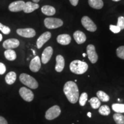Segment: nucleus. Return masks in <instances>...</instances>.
<instances>
[{
	"mask_svg": "<svg viewBox=\"0 0 124 124\" xmlns=\"http://www.w3.org/2000/svg\"><path fill=\"white\" fill-rule=\"evenodd\" d=\"M63 91L66 97L71 103H76L79 100V89L77 83L72 81H68L65 83Z\"/></svg>",
	"mask_w": 124,
	"mask_h": 124,
	"instance_id": "1",
	"label": "nucleus"
},
{
	"mask_svg": "<svg viewBox=\"0 0 124 124\" xmlns=\"http://www.w3.org/2000/svg\"><path fill=\"white\" fill-rule=\"evenodd\" d=\"M88 64L86 62L75 60L72 61L70 64V69L72 73L81 75L85 73L87 71Z\"/></svg>",
	"mask_w": 124,
	"mask_h": 124,
	"instance_id": "2",
	"label": "nucleus"
},
{
	"mask_svg": "<svg viewBox=\"0 0 124 124\" xmlns=\"http://www.w3.org/2000/svg\"><path fill=\"white\" fill-rule=\"evenodd\" d=\"M20 80L21 83L32 89L38 87L39 84L37 80L33 77L25 73H23L20 75Z\"/></svg>",
	"mask_w": 124,
	"mask_h": 124,
	"instance_id": "3",
	"label": "nucleus"
},
{
	"mask_svg": "<svg viewBox=\"0 0 124 124\" xmlns=\"http://www.w3.org/2000/svg\"><path fill=\"white\" fill-rule=\"evenodd\" d=\"M44 23L45 27L49 29L58 28L63 25V21L61 19L54 17L46 18Z\"/></svg>",
	"mask_w": 124,
	"mask_h": 124,
	"instance_id": "4",
	"label": "nucleus"
},
{
	"mask_svg": "<svg viewBox=\"0 0 124 124\" xmlns=\"http://www.w3.org/2000/svg\"><path fill=\"white\" fill-rule=\"evenodd\" d=\"M61 113V109L58 105L51 107L46 110V118L48 120H52L59 116Z\"/></svg>",
	"mask_w": 124,
	"mask_h": 124,
	"instance_id": "5",
	"label": "nucleus"
},
{
	"mask_svg": "<svg viewBox=\"0 0 124 124\" xmlns=\"http://www.w3.org/2000/svg\"><path fill=\"white\" fill-rule=\"evenodd\" d=\"M81 23L82 25L86 30L93 32L97 30V27L95 23L88 16H83L82 18Z\"/></svg>",
	"mask_w": 124,
	"mask_h": 124,
	"instance_id": "6",
	"label": "nucleus"
},
{
	"mask_svg": "<svg viewBox=\"0 0 124 124\" xmlns=\"http://www.w3.org/2000/svg\"><path fill=\"white\" fill-rule=\"evenodd\" d=\"M87 55L88 58L91 63L94 64L97 62L98 59V56L95 51V46L93 44H89L87 46Z\"/></svg>",
	"mask_w": 124,
	"mask_h": 124,
	"instance_id": "7",
	"label": "nucleus"
},
{
	"mask_svg": "<svg viewBox=\"0 0 124 124\" xmlns=\"http://www.w3.org/2000/svg\"><path fill=\"white\" fill-rule=\"evenodd\" d=\"M19 94L21 98L27 102H31L34 98V94L33 92L27 88L23 87L20 88Z\"/></svg>",
	"mask_w": 124,
	"mask_h": 124,
	"instance_id": "8",
	"label": "nucleus"
},
{
	"mask_svg": "<svg viewBox=\"0 0 124 124\" xmlns=\"http://www.w3.org/2000/svg\"><path fill=\"white\" fill-rule=\"evenodd\" d=\"M16 32L20 36L25 38H32L35 37L36 35L35 31L30 28L18 29H17Z\"/></svg>",
	"mask_w": 124,
	"mask_h": 124,
	"instance_id": "9",
	"label": "nucleus"
},
{
	"mask_svg": "<svg viewBox=\"0 0 124 124\" xmlns=\"http://www.w3.org/2000/svg\"><path fill=\"white\" fill-rule=\"evenodd\" d=\"M25 2L24 1H16L15 2H12L9 4L8 8L10 12H18L22 11L24 9V5Z\"/></svg>",
	"mask_w": 124,
	"mask_h": 124,
	"instance_id": "10",
	"label": "nucleus"
},
{
	"mask_svg": "<svg viewBox=\"0 0 124 124\" xmlns=\"http://www.w3.org/2000/svg\"><path fill=\"white\" fill-rule=\"evenodd\" d=\"M51 38V33L49 32H46L43 33L40 36L36 42L37 48L38 49H40L43 46L45 43L47 42Z\"/></svg>",
	"mask_w": 124,
	"mask_h": 124,
	"instance_id": "11",
	"label": "nucleus"
},
{
	"mask_svg": "<svg viewBox=\"0 0 124 124\" xmlns=\"http://www.w3.org/2000/svg\"><path fill=\"white\" fill-rule=\"evenodd\" d=\"M3 47L7 49H13L17 48L20 45V41L16 39H9L3 43Z\"/></svg>",
	"mask_w": 124,
	"mask_h": 124,
	"instance_id": "12",
	"label": "nucleus"
},
{
	"mask_svg": "<svg viewBox=\"0 0 124 124\" xmlns=\"http://www.w3.org/2000/svg\"><path fill=\"white\" fill-rule=\"evenodd\" d=\"M41 68V60L39 56H36L32 59L29 64V69L33 72H37L40 70Z\"/></svg>",
	"mask_w": 124,
	"mask_h": 124,
	"instance_id": "13",
	"label": "nucleus"
},
{
	"mask_svg": "<svg viewBox=\"0 0 124 124\" xmlns=\"http://www.w3.org/2000/svg\"><path fill=\"white\" fill-rule=\"evenodd\" d=\"M52 54H53V49L51 46H47L44 49L41 55V62L43 64H46L49 61Z\"/></svg>",
	"mask_w": 124,
	"mask_h": 124,
	"instance_id": "14",
	"label": "nucleus"
},
{
	"mask_svg": "<svg viewBox=\"0 0 124 124\" xmlns=\"http://www.w3.org/2000/svg\"><path fill=\"white\" fill-rule=\"evenodd\" d=\"M39 5L38 3L28 1V2H26L25 4L23 11L25 13H30L35 11L36 9H39Z\"/></svg>",
	"mask_w": 124,
	"mask_h": 124,
	"instance_id": "15",
	"label": "nucleus"
},
{
	"mask_svg": "<svg viewBox=\"0 0 124 124\" xmlns=\"http://www.w3.org/2000/svg\"><path fill=\"white\" fill-rule=\"evenodd\" d=\"M56 64L55 66V70L58 72H61L63 70L65 66L64 59L63 56L59 55L56 58Z\"/></svg>",
	"mask_w": 124,
	"mask_h": 124,
	"instance_id": "16",
	"label": "nucleus"
},
{
	"mask_svg": "<svg viewBox=\"0 0 124 124\" xmlns=\"http://www.w3.org/2000/svg\"><path fill=\"white\" fill-rule=\"evenodd\" d=\"M74 38L77 44H81L84 43L86 40V35L80 31H77L74 33Z\"/></svg>",
	"mask_w": 124,
	"mask_h": 124,
	"instance_id": "17",
	"label": "nucleus"
},
{
	"mask_svg": "<svg viewBox=\"0 0 124 124\" xmlns=\"http://www.w3.org/2000/svg\"><path fill=\"white\" fill-rule=\"evenodd\" d=\"M57 41L59 44L63 46H67L71 43V38L68 34H62L58 36Z\"/></svg>",
	"mask_w": 124,
	"mask_h": 124,
	"instance_id": "18",
	"label": "nucleus"
},
{
	"mask_svg": "<svg viewBox=\"0 0 124 124\" xmlns=\"http://www.w3.org/2000/svg\"><path fill=\"white\" fill-rule=\"evenodd\" d=\"M41 12L44 15L48 16H52L56 13L55 8L50 5H44L41 8Z\"/></svg>",
	"mask_w": 124,
	"mask_h": 124,
	"instance_id": "19",
	"label": "nucleus"
},
{
	"mask_svg": "<svg viewBox=\"0 0 124 124\" xmlns=\"http://www.w3.org/2000/svg\"><path fill=\"white\" fill-rule=\"evenodd\" d=\"M88 2L92 8L95 9H101L103 7V2L102 0H89Z\"/></svg>",
	"mask_w": 124,
	"mask_h": 124,
	"instance_id": "20",
	"label": "nucleus"
},
{
	"mask_svg": "<svg viewBox=\"0 0 124 124\" xmlns=\"http://www.w3.org/2000/svg\"><path fill=\"white\" fill-rule=\"evenodd\" d=\"M4 55L7 60L10 61H13L17 58L16 52L13 49H7L4 52Z\"/></svg>",
	"mask_w": 124,
	"mask_h": 124,
	"instance_id": "21",
	"label": "nucleus"
},
{
	"mask_svg": "<svg viewBox=\"0 0 124 124\" xmlns=\"http://www.w3.org/2000/svg\"><path fill=\"white\" fill-rule=\"evenodd\" d=\"M17 75L13 71L9 72L5 77V81L7 84L12 85L15 83L16 80Z\"/></svg>",
	"mask_w": 124,
	"mask_h": 124,
	"instance_id": "22",
	"label": "nucleus"
},
{
	"mask_svg": "<svg viewBox=\"0 0 124 124\" xmlns=\"http://www.w3.org/2000/svg\"><path fill=\"white\" fill-rule=\"evenodd\" d=\"M91 108L94 109H97L101 106V101L97 97H93L89 101Z\"/></svg>",
	"mask_w": 124,
	"mask_h": 124,
	"instance_id": "23",
	"label": "nucleus"
},
{
	"mask_svg": "<svg viewBox=\"0 0 124 124\" xmlns=\"http://www.w3.org/2000/svg\"><path fill=\"white\" fill-rule=\"evenodd\" d=\"M98 98L102 102H108L110 100V97L108 94L102 91H98L97 93Z\"/></svg>",
	"mask_w": 124,
	"mask_h": 124,
	"instance_id": "24",
	"label": "nucleus"
},
{
	"mask_svg": "<svg viewBox=\"0 0 124 124\" xmlns=\"http://www.w3.org/2000/svg\"><path fill=\"white\" fill-rule=\"evenodd\" d=\"M113 119L116 124H124V116L121 113H117L113 115Z\"/></svg>",
	"mask_w": 124,
	"mask_h": 124,
	"instance_id": "25",
	"label": "nucleus"
},
{
	"mask_svg": "<svg viewBox=\"0 0 124 124\" xmlns=\"http://www.w3.org/2000/svg\"><path fill=\"white\" fill-rule=\"evenodd\" d=\"M112 109L117 113H124V104L120 103H114L112 105Z\"/></svg>",
	"mask_w": 124,
	"mask_h": 124,
	"instance_id": "26",
	"label": "nucleus"
},
{
	"mask_svg": "<svg viewBox=\"0 0 124 124\" xmlns=\"http://www.w3.org/2000/svg\"><path fill=\"white\" fill-rule=\"evenodd\" d=\"M99 113L102 116H108L110 113V108L108 105H102L99 108Z\"/></svg>",
	"mask_w": 124,
	"mask_h": 124,
	"instance_id": "27",
	"label": "nucleus"
},
{
	"mask_svg": "<svg viewBox=\"0 0 124 124\" xmlns=\"http://www.w3.org/2000/svg\"><path fill=\"white\" fill-rule=\"evenodd\" d=\"M88 95L86 93H83L80 95L79 98V104L80 106H84L87 101Z\"/></svg>",
	"mask_w": 124,
	"mask_h": 124,
	"instance_id": "28",
	"label": "nucleus"
},
{
	"mask_svg": "<svg viewBox=\"0 0 124 124\" xmlns=\"http://www.w3.org/2000/svg\"><path fill=\"white\" fill-rule=\"evenodd\" d=\"M116 53L118 58L124 60V46H119L116 50Z\"/></svg>",
	"mask_w": 124,
	"mask_h": 124,
	"instance_id": "29",
	"label": "nucleus"
},
{
	"mask_svg": "<svg viewBox=\"0 0 124 124\" xmlns=\"http://www.w3.org/2000/svg\"><path fill=\"white\" fill-rule=\"evenodd\" d=\"M0 31L5 35H9L10 33V28L4 25L1 24V23H0Z\"/></svg>",
	"mask_w": 124,
	"mask_h": 124,
	"instance_id": "30",
	"label": "nucleus"
},
{
	"mask_svg": "<svg viewBox=\"0 0 124 124\" xmlns=\"http://www.w3.org/2000/svg\"><path fill=\"white\" fill-rule=\"evenodd\" d=\"M117 25L121 29V30L124 29V17L122 16L119 17L118 18Z\"/></svg>",
	"mask_w": 124,
	"mask_h": 124,
	"instance_id": "31",
	"label": "nucleus"
},
{
	"mask_svg": "<svg viewBox=\"0 0 124 124\" xmlns=\"http://www.w3.org/2000/svg\"><path fill=\"white\" fill-rule=\"evenodd\" d=\"M110 30L114 33H118L121 31V29L118 27L117 25H110Z\"/></svg>",
	"mask_w": 124,
	"mask_h": 124,
	"instance_id": "32",
	"label": "nucleus"
},
{
	"mask_svg": "<svg viewBox=\"0 0 124 124\" xmlns=\"http://www.w3.org/2000/svg\"><path fill=\"white\" fill-rule=\"evenodd\" d=\"M6 66L2 63H0V75H3L6 72Z\"/></svg>",
	"mask_w": 124,
	"mask_h": 124,
	"instance_id": "33",
	"label": "nucleus"
},
{
	"mask_svg": "<svg viewBox=\"0 0 124 124\" xmlns=\"http://www.w3.org/2000/svg\"><path fill=\"white\" fill-rule=\"evenodd\" d=\"M0 124H8L6 119L3 117L0 116Z\"/></svg>",
	"mask_w": 124,
	"mask_h": 124,
	"instance_id": "34",
	"label": "nucleus"
},
{
	"mask_svg": "<svg viewBox=\"0 0 124 124\" xmlns=\"http://www.w3.org/2000/svg\"><path fill=\"white\" fill-rule=\"evenodd\" d=\"M69 1L71 5H72V6H74V7H76V6L78 4L79 0H69Z\"/></svg>",
	"mask_w": 124,
	"mask_h": 124,
	"instance_id": "35",
	"label": "nucleus"
},
{
	"mask_svg": "<svg viewBox=\"0 0 124 124\" xmlns=\"http://www.w3.org/2000/svg\"><path fill=\"white\" fill-rule=\"evenodd\" d=\"M87 116L89 117H90V118H91V113H90V112H89L87 113Z\"/></svg>",
	"mask_w": 124,
	"mask_h": 124,
	"instance_id": "36",
	"label": "nucleus"
},
{
	"mask_svg": "<svg viewBox=\"0 0 124 124\" xmlns=\"http://www.w3.org/2000/svg\"><path fill=\"white\" fill-rule=\"evenodd\" d=\"M32 1L35 3H38L40 1V0H32Z\"/></svg>",
	"mask_w": 124,
	"mask_h": 124,
	"instance_id": "37",
	"label": "nucleus"
},
{
	"mask_svg": "<svg viewBox=\"0 0 124 124\" xmlns=\"http://www.w3.org/2000/svg\"><path fill=\"white\" fill-rule=\"evenodd\" d=\"M2 35L0 33V42L2 41Z\"/></svg>",
	"mask_w": 124,
	"mask_h": 124,
	"instance_id": "38",
	"label": "nucleus"
},
{
	"mask_svg": "<svg viewBox=\"0 0 124 124\" xmlns=\"http://www.w3.org/2000/svg\"><path fill=\"white\" fill-rule=\"evenodd\" d=\"M113 1H114V2H118V1H120L121 0H112Z\"/></svg>",
	"mask_w": 124,
	"mask_h": 124,
	"instance_id": "39",
	"label": "nucleus"
},
{
	"mask_svg": "<svg viewBox=\"0 0 124 124\" xmlns=\"http://www.w3.org/2000/svg\"><path fill=\"white\" fill-rule=\"evenodd\" d=\"M86 54H83V57H86Z\"/></svg>",
	"mask_w": 124,
	"mask_h": 124,
	"instance_id": "40",
	"label": "nucleus"
},
{
	"mask_svg": "<svg viewBox=\"0 0 124 124\" xmlns=\"http://www.w3.org/2000/svg\"><path fill=\"white\" fill-rule=\"evenodd\" d=\"M33 52L34 55H35V51H33Z\"/></svg>",
	"mask_w": 124,
	"mask_h": 124,
	"instance_id": "41",
	"label": "nucleus"
}]
</instances>
